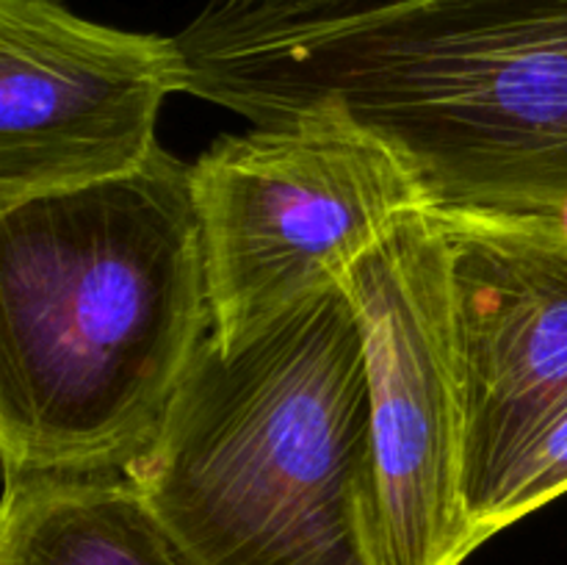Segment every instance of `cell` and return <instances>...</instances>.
Listing matches in <instances>:
<instances>
[{
    "instance_id": "6da1fadb",
    "label": "cell",
    "mask_w": 567,
    "mask_h": 565,
    "mask_svg": "<svg viewBox=\"0 0 567 565\" xmlns=\"http://www.w3.org/2000/svg\"><path fill=\"white\" fill-rule=\"evenodd\" d=\"M175 42L183 92L352 122L426 208L567 219V0H210Z\"/></svg>"
},
{
    "instance_id": "7a4b0ae2",
    "label": "cell",
    "mask_w": 567,
    "mask_h": 565,
    "mask_svg": "<svg viewBox=\"0 0 567 565\" xmlns=\"http://www.w3.org/2000/svg\"><path fill=\"white\" fill-rule=\"evenodd\" d=\"M210 330L192 164L0 208L3 474L125 471Z\"/></svg>"
},
{
    "instance_id": "3957f363",
    "label": "cell",
    "mask_w": 567,
    "mask_h": 565,
    "mask_svg": "<svg viewBox=\"0 0 567 565\" xmlns=\"http://www.w3.org/2000/svg\"><path fill=\"white\" fill-rule=\"evenodd\" d=\"M188 565H380L371 393L347 288L199 347L125 469Z\"/></svg>"
},
{
    "instance_id": "277c9868",
    "label": "cell",
    "mask_w": 567,
    "mask_h": 565,
    "mask_svg": "<svg viewBox=\"0 0 567 565\" xmlns=\"http://www.w3.org/2000/svg\"><path fill=\"white\" fill-rule=\"evenodd\" d=\"M192 192L225 352L343 286L371 247L426 208L385 142L330 114L221 136L192 164Z\"/></svg>"
},
{
    "instance_id": "5b68a950",
    "label": "cell",
    "mask_w": 567,
    "mask_h": 565,
    "mask_svg": "<svg viewBox=\"0 0 567 565\" xmlns=\"http://www.w3.org/2000/svg\"><path fill=\"white\" fill-rule=\"evenodd\" d=\"M343 288L363 332L380 565H463L482 543L463 491L452 282L435 210L404 216Z\"/></svg>"
},
{
    "instance_id": "8992f818",
    "label": "cell",
    "mask_w": 567,
    "mask_h": 565,
    "mask_svg": "<svg viewBox=\"0 0 567 565\" xmlns=\"http://www.w3.org/2000/svg\"><path fill=\"white\" fill-rule=\"evenodd\" d=\"M435 214L449 249L463 491L485 543L482 524L504 480L567 410V219Z\"/></svg>"
},
{
    "instance_id": "52a82bcc",
    "label": "cell",
    "mask_w": 567,
    "mask_h": 565,
    "mask_svg": "<svg viewBox=\"0 0 567 565\" xmlns=\"http://www.w3.org/2000/svg\"><path fill=\"white\" fill-rule=\"evenodd\" d=\"M172 92L175 37L100 25L61 0H0V208L147 166Z\"/></svg>"
},
{
    "instance_id": "ba28073f",
    "label": "cell",
    "mask_w": 567,
    "mask_h": 565,
    "mask_svg": "<svg viewBox=\"0 0 567 565\" xmlns=\"http://www.w3.org/2000/svg\"><path fill=\"white\" fill-rule=\"evenodd\" d=\"M3 476L0 565H188L125 471Z\"/></svg>"
},
{
    "instance_id": "9c48e42d",
    "label": "cell",
    "mask_w": 567,
    "mask_h": 565,
    "mask_svg": "<svg viewBox=\"0 0 567 565\" xmlns=\"http://www.w3.org/2000/svg\"><path fill=\"white\" fill-rule=\"evenodd\" d=\"M567 493V410L526 449L509 476L504 480L496 502L491 504L482 524V535L491 541L515 521Z\"/></svg>"
}]
</instances>
